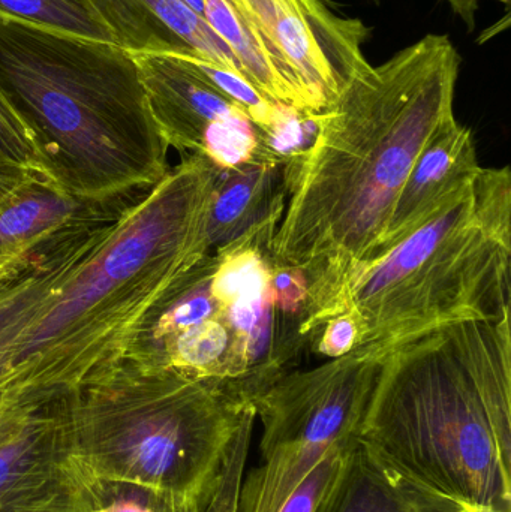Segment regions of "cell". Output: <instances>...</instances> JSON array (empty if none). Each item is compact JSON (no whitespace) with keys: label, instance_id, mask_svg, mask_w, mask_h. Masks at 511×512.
<instances>
[{"label":"cell","instance_id":"cell-1","mask_svg":"<svg viewBox=\"0 0 511 512\" xmlns=\"http://www.w3.org/2000/svg\"><path fill=\"white\" fill-rule=\"evenodd\" d=\"M219 168L182 156L0 261V418L68 399L129 358L153 309L210 251Z\"/></svg>","mask_w":511,"mask_h":512},{"label":"cell","instance_id":"cell-2","mask_svg":"<svg viewBox=\"0 0 511 512\" xmlns=\"http://www.w3.org/2000/svg\"><path fill=\"white\" fill-rule=\"evenodd\" d=\"M461 63L449 36H423L354 78L318 116L311 146L285 161L287 206L272 251L308 282L306 343L348 312L414 162L456 119Z\"/></svg>","mask_w":511,"mask_h":512},{"label":"cell","instance_id":"cell-3","mask_svg":"<svg viewBox=\"0 0 511 512\" xmlns=\"http://www.w3.org/2000/svg\"><path fill=\"white\" fill-rule=\"evenodd\" d=\"M359 439L474 512H511L510 315L393 343Z\"/></svg>","mask_w":511,"mask_h":512},{"label":"cell","instance_id":"cell-4","mask_svg":"<svg viewBox=\"0 0 511 512\" xmlns=\"http://www.w3.org/2000/svg\"><path fill=\"white\" fill-rule=\"evenodd\" d=\"M0 90L69 195L113 203L170 170L132 54L0 15Z\"/></svg>","mask_w":511,"mask_h":512},{"label":"cell","instance_id":"cell-5","mask_svg":"<svg viewBox=\"0 0 511 512\" xmlns=\"http://www.w3.org/2000/svg\"><path fill=\"white\" fill-rule=\"evenodd\" d=\"M78 459L96 480L206 512L248 453L254 403L218 382L126 358L69 397Z\"/></svg>","mask_w":511,"mask_h":512},{"label":"cell","instance_id":"cell-6","mask_svg":"<svg viewBox=\"0 0 511 512\" xmlns=\"http://www.w3.org/2000/svg\"><path fill=\"white\" fill-rule=\"evenodd\" d=\"M510 270V168L482 167L354 283L348 310L359 318V346L510 315Z\"/></svg>","mask_w":511,"mask_h":512},{"label":"cell","instance_id":"cell-7","mask_svg":"<svg viewBox=\"0 0 511 512\" xmlns=\"http://www.w3.org/2000/svg\"><path fill=\"white\" fill-rule=\"evenodd\" d=\"M390 346L369 343L314 369L290 370L254 400L261 465L240 486L237 512H279L333 448L359 439Z\"/></svg>","mask_w":511,"mask_h":512},{"label":"cell","instance_id":"cell-8","mask_svg":"<svg viewBox=\"0 0 511 512\" xmlns=\"http://www.w3.org/2000/svg\"><path fill=\"white\" fill-rule=\"evenodd\" d=\"M132 57L168 149L201 156L221 170L282 161L248 114L212 86L191 60L161 54Z\"/></svg>","mask_w":511,"mask_h":512},{"label":"cell","instance_id":"cell-9","mask_svg":"<svg viewBox=\"0 0 511 512\" xmlns=\"http://www.w3.org/2000/svg\"><path fill=\"white\" fill-rule=\"evenodd\" d=\"M69 397L27 415L0 442V512H101L96 478L75 451Z\"/></svg>","mask_w":511,"mask_h":512},{"label":"cell","instance_id":"cell-10","mask_svg":"<svg viewBox=\"0 0 511 512\" xmlns=\"http://www.w3.org/2000/svg\"><path fill=\"white\" fill-rule=\"evenodd\" d=\"M284 56L311 95L318 113L372 68L363 54L369 29L341 17L324 0H237Z\"/></svg>","mask_w":511,"mask_h":512},{"label":"cell","instance_id":"cell-11","mask_svg":"<svg viewBox=\"0 0 511 512\" xmlns=\"http://www.w3.org/2000/svg\"><path fill=\"white\" fill-rule=\"evenodd\" d=\"M126 53L207 60L243 75L233 51L182 0H90ZM245 77V75H243Z\"/></svg>","mask_w":511,"mask_h":512},{"label":"cell","instance_id":"cell-12","mask_svg":"<svg viewBox=\"0 0 511 512\" xmlns=\"http://www.w3.org/2000/svg\"><path fill=\"white\" fill-rule=\"evenodd\" d=\"M480 168L473 132L458 120H450L414 162L393 207L375 261L426 224L471 182Z\"/></svg>","mask_w":511,"mask_h":512},{"label":"cell","instance_id":"cell-13","mask_svg":"<svg viewBox=\"0 0 511 512\" xmlns=\"http://www.w3.org/2000/svg\"><path fill=\"white\" fill-rule=\"evenodd\" d=\"M317 512L474 511L417 483L359 439Z\"/></svg>","mask_w":511,"mask_h":512},{"label":"cell","instance_id":"cell-14","mask_svg":"<svg viewBox=\"0 0 511 512\" xmlns=\"http://www.w3.org/2000/svg\"><path fill=\"white\" fill-rule=\"evenodd\" d=\"M203 18L261 95L300 113L320 114L296 72L237 0H203Z\"/></svg>","mask_w":511,"mask_h":512},{"label":"cell","instance_id":"cell-15","mask_svg":"<svg viewBox=\"0 0 511 512\" xmlns=\"http://www.w3.org/2000/svg\"><path fill=\"white\" fill-rule=\"evenodd\" d=\"M282 161L249 162L219 170L210 207L207 237L210 251L224 248L287 206Z\"/></svg>","mask_w":511,"mask_h":512},{"label":"cell","instance_id":"cell-16","mask_svg":"<svg viewBox=\"0 0 511 512\" xmlns=\"http://www.w3.org/2000/svg\"><path fill=\"white\" fill-rule=\"evenodd\" d=\"M98 204L72 197L53 180H27L0 201V261Z\"/></svg>","mask_w":511,"mask_h":512},{"label":"cell","instance_id":"cell-17","mask_svg":"<svg viewBox=\"0 0 511 512\" xmlns=\"http://www.w3.org/2000/svg\"><path fill=\"white\" fill-rule=\"evenodd\" d=\"M0 15L56 32L116 45L110 29L90 0H0Z\"/></svg>","mask_w":511,"mask_h":512},{"label":"cell","instance_id":"cell-18","mask_svg":"<svg viewBox=\"0 0 511 512\" xmlns=\"http://www.w3.org/2000/svg\"><path fill=\"white\" fill-rule=\"evenodd\" d=\"M33 179L53 180L35 135L0 90V201Z\"/></svg>","mask_w":511,"mask_h":512},{"label":"cell","instance_id":"cell-19","mask_svg":"<svg viewBox=\"0 0 511 512\" xmlns=\"http://www.w3.org/2000/svg\"><path fill=\"white\" fill-rule=\"evenodd\" d=\"M356 441L339 445L333 448L288 496L287 501L282 505L279 512H317L321 502L326 499L327 493L332 489L333 484L338 480L342 468H344L345 457L348 450L353 447Z\"/></svg>","mask_w":511,"mask_h":512},{"label":"cell","instance_id":"cell-20","mask_svg":"<svg viewBox=\"0 0 511 512\" xmlns=\"http://www.w3.org/2000/svg\"><path fill=\"white\" fill-rule=\"evenodd\" d=\"M93 492L96 508L101 512H183L156 493L134 484L96 480Z\"/></svg>","mask_w":511,"mask_h":512},{"label":"cell","instance_id":"cell-21","mask_svg":"<svg viewBox=\"0 0 511 512\" xmlns=\"http://www.w3.org/2000/svg\"><path fill=\"white\" fill-rule=\"evenodd\" d=\"M272 288L282 321L300 333L308 312V282L302 271L273 262Z\"/></svg>","mask_w":511,"mask_h":512},{"label":"cell","instance_id":"cell-22","mask_svg":"<svg viewBox=\"0 0 511 512\" xmlns=\"http://www.w3.org/2000/svg\"><path fill=\"white\" fill-rule=\"evenodd\" d=\"M360 322L353 310L329 319L318 331L311 346L321 357L339 358L359 346Z\"/></svg>","mask_w":511,"mask_h":512},{"label":"cell","instance_id":"cell-23","mask_svg":"<svg viewBox=\"0 0 511 512\" xmlns=\"http://www.w3.org/2000/svg\"><path fill=\"white\" fill-rule=\"evenodd\" d=\"M444 2L449 3L452 11L467 24L468 29H474L477 11H479L482 0H444Z\"/></svg>","mask_w":511,"mask_h":512}]
</instances>
